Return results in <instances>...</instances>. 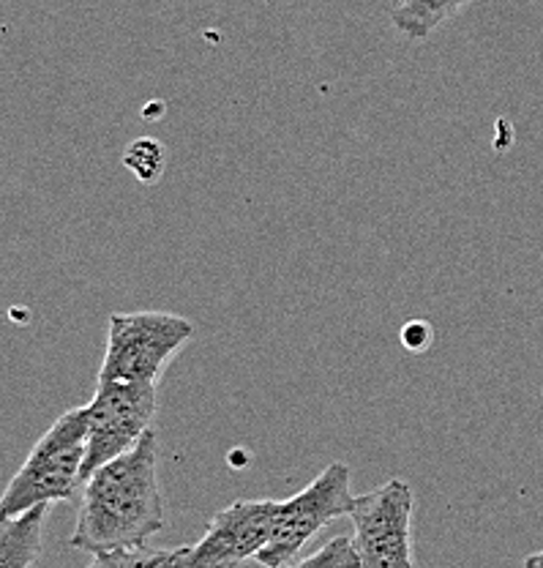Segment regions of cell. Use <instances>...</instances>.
<instances>
[{
    "instance_id": "obj_9",
    "label": "cell",
    "mask_w": 543,
    "mask_h": 568,
    "mask_svg": "<svg viewBox=\"0 0 543 568\" xmlns=\"http://www.w3.org/2000/svg\"><path fill=\"white\" fill-rule=\"evenodd\" d=\"M468 3L470 0H407L391 11V20L404 39L423 41L453 20Z\"/></svg>"
},
{
    "instance_id": "obj_13",
    "label": "cell",
    "mask_w": 543,
    "mask_h": 568,
    "mask_svg": "<svg viewBox=\"0 0 543 568\" xmlns=\"http://www.w3.org/2000/svg\"><path fill=\"white\" fill-rule=\"evenodd\" d=\"M401 342H404L407 351L423 353L432 345V328H429V323H410L401 331Z\"/></svg>"
},
{
    "instance_id": "obj_15",
    "label": "cell",
    "mask_w": 543,
    "mask_h": 568,
    "mask_svg": "<svg viewBox=\"0 0 543 568\" xmlns=\"http://www.w3.org/2000/svg\"><path fill=\"white\" fill-rule=\"evenodd\" d=\"M393 3V9H397V6H401V3H407V0H391Z\"/></svg>"
},
{
    "instance_id": "obj_5",
    "label": "cell",
    "mask_w": 543,
    "mask_h": 568,
    "mask_svg": "<svg viewBox=\"0 0 543 568\" xmlns=\"http://www.w3.org/2000/svg\"><path fill=\"white\" fill-rule=\"evenodd\" d=\"M158 390L153 383L99 381L96 394L85 405L88 457L82 476L107 465L137 446L156 416Z\"/></svg>"
},
{
    "instance_id": "obj_12",
    "label": "cell",
    "mask_w": 543,
    "mask_h": 568,
    "mask_svg": "<svg viewBox=\"0 0 543 568\" xmlns=\"http://www.w3.org/2000/svg\"><path fill=\"white\" fill-rule=\"evenodd\" d=\"M287 568H361V560H358L352 538L336 536L330 538L326 547L311 552L309 558L295 560V564H290Z\"/></svg>"
},
{
    "instance_id": "obj_8",
    "label": "cell",
    "mask_w": 543,
    "mask_h": 568,
    "mask_svg": "<svg viewBox=\"0 0 543 568\" xmlns=\"http://www.w3.org/2000/svg\"><path fill=\"white\" fill-rule=\"evenodd\" d=\"M50 506L31 508L14 519H0V568H33Z\"/></svg>"
},
{
    "instance_id": "obj_6",
    "label": "cell",
    "mask_w": 543,
    "mask_h": 568,
    "mask_svg": "<svg viewBox=\"0 0 543 568\" xmlns=\"http://www.w3.org/2000/svg\"><path fill=\"white\" fill-rule=\"evenodd\" d=\"M412 506L416 493L401 478L356 497L350 519L361 568H416L412 560Z\"/></svg>"
},
{
    "instance_id": "obj_4",
    "label": "cell",
    "mask_w": 543,
    "mask_h": 568,
    "mask_svg": "<svg viewBox=\"0 0 543 568\" xmlns=\"http://www.w3.org/2000/svg\"><path fill=\"white\" fill-rule=\"evenodd\" d=\"M352 506L356 495L350 493V465L334 462L309 487L279 500L268 544L254 560L265 568H287L328 523L350 517Z\"/></svg>"
},
{
    "instance_id": "obj_14",
    "label": "cell",
    "mask_w": 543,
    "mask_h": 568,
    "mask_svg": "<svg viewBox=\"0 0 543 568\" xmlns=\"http://www.w3.org/2000/svg\"><path fill=\"white\" fill-rule=\"evenodd\" d=\"M524 568H543V552L530 555V558L524 560Z\"/></svg>"
},
{
    "instance_id": "obj_7",
    "label": "cell",
    "mask_w": 543,
    "mask_h": 568,
    "mask_svg": "<svg viewBox=\"0 0 543 568\" xmlns=\"http://www.w3.org/2000/svg\"><path fill=\"white\" fill-rule=\"evenodd\" d=\"M279 500H235L214 514L197 544L186 547L183 568H238L268 544Z\"/></svg>"
},
{
    "instance_id": "obj_2",
    "label": "cell",
    "mask_w": 543,
    "mask_h": 568,
    "mask_svg": "<svg viewBox=\"0 0 543 568\" xmlns=\"http://www.w3.org/2000/svg\"><path fill=\"white\" fill-rule=\"evenodd\" d=\"M88 457L85 407L66 410L33 446L28 459L0 495V519H14L39 506L72 500L85 484Z\"/></svg>"
},
{
    "instance_id": "obj_3",
    "label": "cell",
    "mask_w": 543,
    "mask_h": 568,
    "mask_svg": "<svg viewBox=\"0 0 543 568\" xmlns=\"http://www.w3.org/2000/svg\"><path fill=\"white\" fill-rule=\"evenodd\" d=\"M194 323L170 312H117L107 323V351H104L99 381L153 383L183 347L192 342Z\"/></svg>"
},
{
    "instance_id": "obj_11",
    "label": "cell",
    "mask_w": 543,
    "mask_h": 568,
    "mask_svg": "<svg viewBox=\"0 0 543 568\" xmlns=\"http://www.w3.org/2000/svg\"><path fill=\"white\" fill-rule=\"evenodd\" d=\"M123 164L137 175V181L156 183L167 170V148L153 138H140L126 148Z\"/></svg>"
},
{
    "instance_id": "obj_1",
    "label": "cell",
    "mask_w": 543,
    "mask_h": 568,
    "mask_svg": "<svg viewBox=\"0 0 543 568\" xmlns=\"http://www.w3.org/2000/svg\"><path fill=\"white\" fill-rule=\"evenodd\" d=\"M164 523L167 514L158 484V437L147 429L137 446L85 478L69 544L91 555L145 547Z\"/></svg>"
},
{
    "instance_id": "obj_10",
    "label": "cell",
    "mask_w": 543,
    "mask_h": 568,
    "mask_svg": "<svg viewBox=\"0 0 543 568\" xmlns=\"http://www.w3.org/2000/svg\"><path fill=\"white\" fill-rule=\"evenodd\" d=\"M186 547L153 549V547H123L93 555L88 568H183Z\"/></svg>"
}]
</instances>
